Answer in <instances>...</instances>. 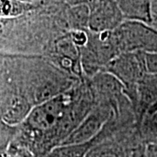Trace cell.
<instances>
[{
	"label": "cell",
	"instance_id": "2e32d148",
	"mask_svg": "<svg viewBox=\"0 0 157 157\" xmlns=\"http://www.w3.org/2000/svg\"><path fill=\"white\" fill-rule=\"evenodd\" d=\"M96 157H122L120 153L112 148H105L98 152Z\"/></svg>",
	"mask_w": 157,
	"mask_h": 157
},
{
	"label": "cell",
	"instance_id": "ac0fdd59",
	"mask_svg": "<svg viewBox=\"0 0 157 157\" xmlns=\"http://www.w3.org/2000/svg\"><path fill=\"white\" fill-rule=\"evenodd\" d=\"M0 157H15L14 150L12 147H8V149L6 151L0 153Z\"/></svg>",
	"mask_w": 157,
	"mask_h": 157
},
{
	"label": "cell",
	"instance_id": "9a60e30c",
	"mask_svg": "<svg viewBox=\"0 0 157 157\" xmlns=\"http://www.w3.org/2000/svg\"><path fill=\"white\" fill-rule=\"evenodd\" d=\"M73 42L77 46H85L88 42V36L84 30H73L70 34Z\"/></svg>",
	"mask_w": 157,
	"mask_h": 157
},
{
	"label": "cell",
	"instance_id": "7a4b0ae2",
	"mask_svg": "<svg viewBox=\"0 0 157 157\" xmlns=\"http://www.w3.org/2000/svg\"><path fill=\"white\" fill-rule=\"evenodd\" d=\"M69 106L67 96L59 94L33 107L23 123L26 128L36 133L45 134L51 131L56 132L57 128L65 116Z\"/></svg>",
	"mask_w": 157,
	"mask_h": 157
},
{
	"label": "cell",
	"instance_id": "30bf717a",
	"mask_svg": "<svg viewBox=\"0 0 157 157\" xmlns=\"http://www.w3.org/2000/svg\"><path fill=\"white\" fill-rule=\"evenodd\" d=\"M95 86L98 91L107 94H115L121 93L124 85L112 73H105L98 75L95 78Z\"/></svg>",
	"mask_w": 157,
	"mask_h": 157
},
{
	"label": "cell",
	"instance_id": "5bb4252c",
	"mask_svg": "<svg viewBox=\"0 0 157 157\" xmlns=\"http://www.w3.org/2000/svg\"><path fill=\"white\" fill-rule=\"evenodd\" d=\"M143 61L146 73L157 74V53L143 52Z\"/></svg>",
	"mask_w": 157,
	"mask_h": 157
},
{
	"label": "cell",
	"instance_id": "8992f818",
	"mask_svg": "<svg viewBox=\"0 0 157 157\" xmlns=\"http://www.w3.org/2000/svg\"><path fill=\"white\" fill-rule=\"evenodd\" d=\"M32 109L30 101L25 96L12 95L6 101L0 118L8 125L15 127L25 121Z\"/></svg>",
	"mask_w": 157,
	"mask_h": 157
},
{
	"label": "cell",
	"instance_id": "6da1fadb",
	"mask_svg": "<svg viewBox=\"0 0 157 157\" xmlns=\"http://www.w3.org/2000/svg\"><path fill=\"white\" fill-rule=\"evenodd\" d=\"M112 36L118 49L123 52L157 53V30L144 23L124 21L112 32Z\"/></svg>",
	"mask_w": 157,
	"mask_h": 157
},
{
	"label": "cell",
	"instance_id": "44dd1931",
	"mask_svg": "<svg viewBox=\"0 0 157 157\" xmlns=\"http://www.w3.org/2000/svg\"><path fill=\"white\" fill-rule=\"evenodd\" d=\"M26 1H28V2H32V3H33L35 1H39V0H26Z\"/></svg>",
	"mask_w": 157,
	"mask_h": 157
},
{
	"label": "cell",
	"instance_id": "3957f363",
	"mask_svg": "<svg viewBox=\"0 0 157 157\" xmlns=\"http://www.w3.org/2000/svg\"><path fill=\"white\" fill-rule=\"evenodd\" d=\"M88 28L94 33L113 32L125 21L117 0H90Z\"/></svg>",
	"mask_w": 157,
	"mask_h": 157
},
{
	"label": "cell",
	"instance_id": "ba28073f",
	"mask_svg": "<svg viewBox=\"0 0 157 157\" xmlns=\"http://www.w3.org/2000/svg\"><path fill=\"white\" fill-rule=\"evenodd\" d=\"M33 3L24 0H0V18H16L33 10Z\"/></svg>",
	"mask_w": 157,
	"mask_h": 157
},
{
	"label": "cell",
	"instance_id": "8fae6325",
	"mask_svg": "<svg viewBox=\"0 0 157 157\" xmlns=\"http://www.w3.org/2000/svg\"><path fill=\"white\" fill-rule=\"evenodd\" d=\"M91 143L61 145L53 149L49 157H85L91 148Z\"/></svg>",
	"mask_w": 157,
	"mask_h": 157
},
{
	"label": "cell",
	"instance_id": "d6986e66",
	"mask_svg": "<svg viewBox=\"0 0 157 157\" xmlns=\"http://www.w3.org/2000/svg\"><path fill=\"white\" fill-rule=\"evenodd\" d=\"M148 112L150 113L151 114H154V113H157V101L152 106V107H149V109H148Z\"/></svg>",
	"mask_w": 157,
	"mask_h": 157
},
{
	"label": "cell",
	"instance_id": "4fadbf2b",
	"mask_svg": "<svg viewBox=\"0 0 157 157\" xmlns=\"http://www.w3.org/2000/svg\"><path fill=\"white\" fill-rule=\"evenodd\" d=\"M14 131L13 126L8 125L0 118V153L8 149Z\"/></svg>",
	"mask_w": 157,
	"mask_h": 157
},
{
	"label": "cell",
	"instance_id": "277c9868",
	"mask_svg": "<svg viewBox=\"0 0 157 157\" xmlns=\"http://www.w3.org/2000/svg\"><path fill=\"white\" fill-rule=\"evenodd\" d=\"M109 73L126 86L139 84L146 74L143 52H122L113 58L108 64Z\"/></svg>",
	"mask_w": 157,
	"mask_h": 157
},
{
	"label": "cell",
	"instance_id": "5b68a950",
	"mask_svg": "<svg viewBox=\"0 0 157 157\" xmlns=\"http://www.w3.org/2000/svg\"><path fill=\"white\" fill-rule=\"evenodd\" d=\"M106 121V115L99 111L90 113L78 126L67 136L61 145L81 144L89 142L94 138Z\"/></svg>",
	"mask_w": 157,
	"mask_h": 157
},
{
	"label": "cell",
	"instance_id": "7c38bea8",
	"mask_svg": "<svg viewBox=\"0 0 157 157\" xmlns=\"http://www.w3.org/2000/svg\"><path fill=\"white\" fill-rule=\"evenodd\" d=\"M57 52L66 59H74L78 55V46L75 45L71 37H64L56 43Z\"/></svg>",
	"mask_w": 157,
	"mask_h": 157
},
{
	"label": "cell",
	"instance_id": "e0dca14e",
	"mask_svg": "<svg viewBox=\"0 0 157 157\" xmlns=\"http://www.w3.org/2000/svg\"><path fill=\"white\" fill-rule=\"evenodd\" d=\"M13 150H14V154H15V157H33L32 155L29 153L26 149H24V148H14L12 147Z\"/></svg>",
	"mask_w": 157,
	"mask_h": 157
},
{
	"label": "cell",
	"instance_id": "ffe728a7",
	"mask_svg": "<svg viewBox=\"0 0 157 157\" xmlns=\"http://www.w3.org/2000/svg\"><path fill=\"white\" fill-rule=\"evenodd\" d=\"M155 121L157 122V113H155Z\"/></svg>",
	"mask_w": 157,
	"mask_h": 157
},
{
	"label": "cell",
	"instance_id": "52a82bcc",
	"mask_svg": "<svg viewBox=\"0 0 157 157\" xmlns=\"http://www.w3.org/2000/svg\"><path fill=\"white\" fill-rule=\"evenodd\" d=\"M151 0H117L125 21L150 25L153 22Z\"/></svg>",
	"mask_w": 157,
	"mask_h": 157
},
{
	"label": "cell",
	"instance_id": "9c48e42d",
	"mask_svg": "<svg viewBox=\"0 0 157 157\" xmlns=\"http://www.w3.org/2000/svg\"><path fill=\"white\" fill-rule=\"evenodd\" d=\"M90 17L89 6L87 4H78L71 7L69 10V21L73 30H84L88 28Z\"/></svg>",
	"mask_w": 157,
	"mask_h": 157
}]
</instances>
